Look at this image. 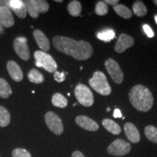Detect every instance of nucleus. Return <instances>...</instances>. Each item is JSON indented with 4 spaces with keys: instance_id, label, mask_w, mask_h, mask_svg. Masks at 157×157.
Returning <instances> with one entry per match:
<instances>
[{
    "instance_id": "f704fd0d",
    "label": "nucleus",
    "mask_w": 157,
    "mask_h": 157,
    "mask_svg": "<svg viewBox=\"0 0 157 157\" xmlns=\"http://www.w3.org/2000/svg\"><path fill=\"white\" fill-rule=\"evenodd\" d=\"M4 32V29L2 27V25L0 24V34H2Z\"/></svg>"
},
{
    "instance_id": "9d476101",
    "label": "nucleus",
    "mask_w": 157,
    "mask_h": 157,
    "mask_svg": "<svg viewBox=\"0 0 157 157\" xmlns=\"http://www.w3.org/2000/svg\"><path fill=\"white\" fill-rule=\"evenodd\" d=\"M105 66L108 73L111 76L115 83L118 84H121L123 82L124 75L121 68L119 67L118 63L112 58L108 59L105 62Z\"/></svg>"
},
{
    "instance_id": "2f4dec72",
    "label": "nucleus",
    "mask_w": 157,
    "mask_h": 157,
    "mask_svg": "<svg viewBox=\"0 0 157 157\" xmlns=\"http://www.w3.org/2000/svg\"><path fill=\"white\" fill-rule=\"evenodd\" d=\"M106 5H112V6H115L118 5L119 3V0H105L103 1Z\"/></svg>"
},
{
    "instance_id": "dca6fc26",
    "label": "nucleus",
    "mask_w": 157,
    "mask_h": 157,
    "mask_svg": "<svg viewBox=\"0 0 157 157\" xmlns=\"http://www.w3.org/2000/svg\"><path fill=\"white\" fill-rule=\"evenodd\" d=\"M33 36L34 37L35 41H36L37 45L39 48L42 50L43 52H48L50 49V41L46 35L44 34L41 30H35L33 32Z\"/></svg>"
},
{
    "instance_id": "0eeeda50",
    "label": "nucleus",
    "mask_w": 157,
    "mask_h": 157,
    "mask_svg": "<svg viewBox=\"0 0 157 157\" xmlns=\"http://www.w3.org/2000/svg\"><path fill=\"white\" fill-rule=\"evenodd\" d=\"M47 126L54 134L60 135L63 132L64 127L60 118L52 111H49L44 116Z\"/></svg>"
},
{
    "instance_id": "6ab92c4d",
    "label": "nucleus",
    "mask_w": 157,
    "mask_h": 157,
    "mask_svg": "<svg viewBox=\"0 0 157 157\" xmlns=\"http://www.w3.org/2000/svg\"><path fill=\"white\" fill-rule=\"evenodd\" d=\"M13 94V90L11 89L10 85L5 78H0V98H8Z\"/></svg>"
},
{
    "instance_id": "4be33fe9",
    "label": "nucleus",
    "mask_w": 157,
    "mask_h": 157,
    "mask_svg": "<svg viewBox=\"0 0 157 157\" xmlns=\"http://www.w3.org/2000/svg\"><path fill=\"white\" fill-rule=\"evenodd\" d=\"M28 78L31 82L37 84H42L44 80V77L43 74L40 71H39L38 70L35 69V68H32L29 72Z\"/></svg>"
},
{
    "instance_id": "20e7f679",
    "label": "nucleus",
    "mask_w": 157,
    "mask_h": 157,
    "mask_svg": "<svg viewBox=\"0 0 157 157\" xmlns=\"http://www.w3.org/2000/svg\"><path fill=\"white\" fill-rule=\"evenodd\" d=\"M34 58L36 60L35 64L37 67L43 68L49 73H55L57 71L58 65L50 55L42 50H37L34 52Z\"/></svg>"
},
{
    "instance_id": "5701e85b",
    "label": "nucleus",
    "mask_w": 157,
    "mask_h": 157,
    "mask_svg": "<svg viewBox=\"0 0 157 157\" xmlns=\"http://www.w3.org/2000/svg\"><path fill=\"white\" fill-rule=\"evenodd\" d=\"M10 113L6 108L0 105V127L8 126L10 123Z\"/></svg>"
},
{
    "instance_id": "412c9836",
    "label": "nucleus",
    "mask_w": 157,
    "mask_h": 157,
    "mask_svg": "<svg viewBox=\"0 0 157 157\" xmlns=\"http://www.w3.org/2000/svg\"><path fill=\"white\" fill-rule=\"evenodd\" d=\"M52 103L54 106L63 109L68 105V100L62 94L56 93L52 98Z\"/></svg>"
},
{
    "instance_id": "4468645a",
    "label": "nucleus",
    "mask_w": 157,
    "mask_h": 157,
    "mask_svg": "<svg viewBox=\"0 0 157 157\" xmlns=\"http://www.w3.org/2000/svg\"><path fill=\"white\" fill-rule=\"evenodd\" d=\"M76 123L82 128L86 130L91 131H97L99 129V125L98 124L93 120V119H90L86 116H78L75 119Z\"/></svg>"
},
{
    "instance_id": "f257e3e1",
    "label": "nucleus",
    "mask_w": 157,
    "mask_h": 157,
    "mask_svg": "<svg viewBox=\"0 0 157 157\" xmlns=\"http://www.w3.org/2000/svg\"><path fill=\"white\" fill-rule=\"evenodd\" d=\"M52 44L58 52L73 57L78 60H87L93 53V47L86 41H76L67 36H55Z\"/></svg>"
},
{
    "instance_id": "f3484780",
    "label": "nucleus",
    "mask_w": 157,
    "mask_h": 157,
    "mask_svg": "<svg viewBox=\"0 0 157 157\" xmlns=\"http://www.w3.org/2000/svg\"><path fill=\"white\" fill-rule=\"evenodd\" d=\"M124 132L128 140L131 143H137L140 140V135L138 129L132 123L127 122L124 126Z\"/></svg>"
},
{
    "instance_id": "423d86ee",
    "label": "nucleus",
    "mask_w": 157,
    "mask_h": 157,
    "mask_svg": "<svg viewBox=\"0 0 157 157\" xmlns=\"http://www.w3.org/2000/svg\"><path fill=\"white\" fill-rule=\"evenodd\" d=\"M74 95L78 103L84 106L90 107L94 103L93 94L85 84H77L74 90Z\"/></svg>"
},
{
    "instance_id": "a878e982",
    "label": "nucleus",
    "mask_w": 157,
    "mask_h": 157,
    "mask_svg": "<svg viewBox=\"0 0 157 157\" xmlns=\"http://www.w3.org/2000/svg\"><path fill=\"white\" fill-rule=\"evenodd\" d=\"M145 135L149 140L157 143V128L153 125H148L145 127Z\"/></svg>"
},
{
    "instance_id": "2eb2a0df",
    "label": "nucleus",
    "mask_w": 157,
    "mask_h": 157,
    "mask_svg": "<svg viewBox=\"0 0 157 157\" xmlns=\"http://www.w3.org/2000/svg\"><path fill=\"white\" fill-rule=\"evenodd\" d=\"M7 69L10 77L16 82H20L23 78V73L19 65L15 61L10 60L7 63Z\"/></svg>"
},
{
    "instance_id": "c9c22d12",
    "label": "nucleus",
    "mask_w": 157,
    "mask_h": 157,
    "mask_svg": "<svg viewBox=\"0 0 157 157\" xmlns=\"http://www.w3.org/2000/svg\"><path fill=\"white\" fill-rule=\"evenodd\" d=\"M55 2H56L60 3V2H63V0H55Z\"/></svg>"
},
{
    "instance_id": "7ed1b4c3",
    "label": "nucleus",
    "mask_w": 157,
    "mask_h": 157,
    "mask_svg": "<svg viewBox=\"0 0 157 157\" xmlns=\"http://www.w3.org/2000/svg\"><path fill=\"white\" fill-rule=\"evenodd\" d=\"M90 87L101 95L106 96L111 93V87L108 82L107 78L103 72L95 71L93 77L89 79Z\"/></svg>"
},
{
    "instance_id": "c85d7f7f",
    "label": "nucleus",
    "mask_w": 157,
    "mask_h": 157,
    "mask_svg": "<svg viewBox=\"0 0 157 157\" xmlns=\"http://www.w3.org/2000/svg\"><path fill=\"white\" fill-rule=\"evenodd\" d=\"M13 157H31V155L29 151L24 148H17L12 151Z\"/></svg>"
},
{
    "instance_id": "aec40b11",
    "label": "nucleus",
    "mask_w": 157,
    "mask_h": 157,
    "mask_svg": "<svg viewBox=\"0 0 157 157\" xmlns=\"http://www.w3.org/2000/svg\"><path fill=\"white\" fill-rule=\"evenodd\" d=\"M113 10L119 16L123 17V18L129 19L132 16V11L124 5L118 4V5L113 6Z\"/></svg>"
},
{
    "instance_id": "bb28decb",
    "label": "nucleus",
    "mask_w": 157,
    "mask_h": 157,
    "mask_svg": "<svg viewBox=\"0 0 157 157\" xmlns=\"http://www.w3.org/2000/svg\"><path fill=\"white\" fill-rule=\"evenodd\" d=\"M97 37L98 39H101V40L103 41V42H109L111 39H114L115 32L112 29H105V30L98 33Z\"/></svg>"
},
{
    "instance_id": "a211bd4d",
    "label": "nucleus",
    "mask_w": 157,
    "mask_h": 157,
    "mask_svg": "<svg viewBox=\"0 0 157 157\" xmlns=\"http://www.w3.org/2000/svg\"><path fill=\"white\" fill-rule=\"evenodd\" d=\"M102 124L103 125V127L107 131L113 135H119L121 133V129L120 126L111 119H104L102 121Z\"/></svg>"
},
{
    "instance_id": "c756f323",
    "label": "nucleus",
    "mask_w": 157,
    "mask_h": 157,
    "mask_svg": "<svg viewBox=\"0 0 157 157\" xmlns=\"http://www.w3.org/2000/svg\"><path fill=\"white\" fill-rule=\"evenodd\" d=\"M54 78L56 82H63L66 79V75H65L64 72L56 71L54 73Z\"/></svg>"
},
{
    "instance_id": "4c0bfd02",
    "label": "nucleus",
    "mask_w": 157,
    "mask_h": 157,
    "mask_svg": "<svg viewBox=\"0 0 157 157\" xmlns=\"http://www.w3.org/2000/svg\"><path fill=\"white\" fill-rule=\"evenodd\" d=\"M154 3L155 4V5H156L157 6V0H154Z\"/></svg>"
},
{
    "instance_id": "393cba45",
    "label": "nucleus",
    "mask_w": 157,
    "mask_h": 157,
    "mask_svg": "<svg viewBox=\"0 0 157 157\" xmlns=\"http://www.w3.org/2000/svg\"><path fill=\"white\" fill-rule=\"evenodd\" d=\"M133 13L135 15L138 17L145 16L148 13L146 6L141 1H136L133 4Z\"/></svg>"
},
{
    "instance_id": "f03ea898",
    "label": "nucleus",
    "mask_w": 157,
    "mask_h": 157,
    "mask_svg": "<svg viewBox=\"0 0 157 157\" xmlns=\"http://www.w3.org/2000/svg\"><path fill=\"white\" fill-rule=\"evenodd\" d=\"M129 101L137 111L147 112L154 105V97L151 92L145 86L137 84L133 87L129 93Z\"/></svg>"
},
{
    "instance_id": "e433bc0d",
    "label": "nucleus",
    "mask_w": 157,
    "mask_h": 157,
    "mask_svg": "<svg viewBox=\"0 0 157 157\" xmlns=\"http://www.w3.org/2000/svg\"><path fill=\"white\" fill-rule=\"evenodd\" d=\"M154 19H155V21H156V24H157V15L154 17Z\"/></svg>"
},
{
    "instance_id": "ddd939ff",
    "label": "nucleus",
    "mask_w": 157,
    "mask_h": 157,
    "mask_svg": "<svg viewBox=\"0 0 157 157\" xmlns=\"http://www.w3.org/2000/svg\"><path fill=\"white\" fill-rule=\"evenodd\" d=\"M0 24L5 28H10L15 24L14 17L7 6H0Z\"/></svg>"
},
{
    "instance_id": "72a5a7b5",
    "label": "nucleus",
    "mask_w": 157,
    "mask_h": 157,
    "mask_svg": "<svg viewBox=\"0 0 157 157\" xmlns=\"http://www.w3.org/2000/svg\"><path fill=\"white\" fill-rule=\"evenodd\" d=\"M71 157H85L84 156V154L82 152L78 151H76L72 154Z\"/></svg>"
},
{
    "instance_id": "7c9ffc66",
    "label": "nucleus",
    "mask_w": 157,
    "mask_h": 157,
    "mask_svg": "<svg viewBox=\"0 0 157 157\" xmlns=\"http://www.w3.org/2000/svg\"><path fill=\"white\" fill-rule=\"evenodd\" d=\"M143 30H144V32L146 33V34L149 37V38H152V37H154V31H153V30L151 29V27L149 26L147 24L143 25Z\"/></svg>"
},
{
    "instance_id": "39448f33",
    "label": "nucleus",
    "mask_w": 157,
    "mask_h": 157,
    "mask_svg": "<svg viewBox=\"0 0 157 157\" xmlns=\"http://www.w3.org/2000/svg\"><path fill=\"white\" fill-rule=\"evenodd\" d=\"M23 2L27 13L33 18H37L40 13H47L50 9L48 2L44 0H26Z\"/></svg>"
},
{
    "instance_id": "cd10ccee",
    "label": "nucleus",
    "mask_w": 157,
    "mask_h": 157,
    "mask_svg": "<svg viewBox=\"0 0 157 157\" xmlns=\"http://www.w3.org/2000/svg\"><path fill=\"white\" fill-rule=\"evenodd\" d=\"M95 12L96 15H99V16H103V15H106L109 12V7L103 1L98 2L95 5Z\"/></svg>"
},
{
    "instance_id": "9b49d317",
    "label": "nucleus",
    "mask_w": 157,
    "mask_h": 157,
    "mask_svg": "<svg viewBox=\"0 0 157 157\" xmlns=\"http://www.w3.org/2000/svg\"><path fill=\"white\" fill-rule=\"evenodd\" d=\"M135 44L134 39L126 34H121L115 45V51L118 53H122Z\"/></svg>"
},
{
    "instance_id": "f8f14e48",
    "label": "nucleus",
    "mask_w": 157,
    "mask_h": 157,
    "mask_svg": "<svg viewBox=\"0 0 157 157\" xmlns=\"http://www.w3.org/2000/svg\"><path fill=\"white\" fill-rule=\"evenodd\" d=\"M6 5L8 8L11 9L17 17L23 19L26 17L27 10L25 4L21 0H10L6 2Z\"/></svg>"
},
{
    "instance_id": "473e14b6",
    "label": "nucleus",
    "mask_w": 157,
    "mask_h": 157,
    "mask_svg": "<svg viewBox=\"0 0 157 157\" xmlns=\"http://www.w3.org/2000/svg\"><path fill=\"white\" fill-rule=\"evenodd\" d=\"M113 117L114 118H121L122 114H121V111L119 109H116L113 111Z\"/></svg>"
},
{
    "instance_id": "58836bf2",
    "label": "nucleus",
    "mask_w": 157,
    "mask_h": 157,
    "mask_svg": "<svg viewBox=\"0 0 157 157\" xmlns=\"http://www.w3.org/2000/svg\"><path fill=\"white\" fill-rule=\"evenodd\" d=\"M107 111H110V108H107Z\"/></svg>"
},
{
    "instance_id": "6e6552de",
    "label": "nucleus",
    "mask_w": 157,
    "mask_h": 157,
    "mask_svg": "<svg viewBox=\"0 0 157 157\" xmlns=\"http://www.w3.org/2000/svg\"><path fill=\"white\" fill-rule=\"evenodd\" d=\"M131 151V146L127 141L122 139H117L109 145L107 151L109 154L117 156L127 155Z\"/></svg>"
},
{
    "instance_id": "1a4fd4ad",
    "label": "nucleus",
    "mask_w": 157,
    "mask_h": 157,
    "mask_svg": "<svg viewBox=\"0 0 157 157\" xmlns=\"http://www.w3.org/2000/svg\"><path fill=\"white\" fill-rule=\"evenodd\" d=\"M28 40L24 36H19L15 38L13 42V47L15 53L23 60L27 61L30 58V51L28 44Z\"/></svg>"
},
{
    "instance_id": "b1692460",
    "label": "nucleus",
    "mask_w": 157,
    "mask_h": 157,
    "mask_svg": "<svg viewBox=\"0 0 157 157\" xmlns=\"http://www.w3.org/2000/svg\"><path fill=\"white\" fill-rule=\"evenodd\" d=\"M68 11L69 14L73 17H77L82 13L81 3L76 0L71 1L68 5Z\"/></svg>"
}]
</instances>
